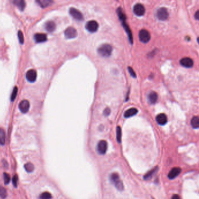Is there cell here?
Listing matches in <instances>:
<instances>
[{
	"label": "cell",
	"instance_id": "1",
	"mask_svg": "<svg viewBox=\"0 0 199 199\" xmlns=\"http://www.w3.org/2000/svg\"><path fill=\"white\" fill-rule=\"evenodd\" d=\"M112 50L113 48L112 46L109 44H104L99 47L97 52L100 56L105 57H108L112 54Z\"/></svg>",
	"mask_w": 199,
	"mask_h": 199
},
{
	"label": "cell",
	"instance_id": "2",
	"mask_svg": "<svg viewBox=\"0 0 199 199\" xmlns=\"http://www.w3.org/2000/svg\"><path fill=\"white\" fill-rule=\"evenodd\" d=\"M110 179L112 183L115 186V187L120 191H122L124 189V186L122 181L120 180L119 176L116 173H113L111 174L110 176Z\"/></svg>",
	"mask_w": 199,
	"mask_h": 199
},
{
	"label": "cell",
	"instance_id": "3",
	"mask_svg": "<svg viewBox=\"0 0 199 199\" xmlns=\"http://www.w3.org/2000/svg\"><path fill=\"white\" fill-rule=\"evenodd\" d=\"M157 17L160 21H164L168 19L169 17V13L165 8H160L157 12Z\"/></svg>",
	"mask_w": 199,
	"mask_h": 199
},
{
	"label": "cell",
	"instance_id": "4",
	"mask_svg": "<svg viewBox=\"0 0 199 199\" xmlns=\"http://www.w3.org/2000/svg\"><path fill=\"white\" fill-rule=\"evenodd\" d=\"M138 37L141 42L146 43L150 41L151 39V35L148 31L145 29H142L139 32Z\"/></svg>",
	"mask_w": 199,
	"mask_h": 199
},
{
	"label": "cell",
	"instance_id": "5",
	"mask_svg": "<svg viewBox=\"0 0 199 199\" xmlns=\"http://www.w3.org/2000/svg\"><path fill=\"white\" fill-rule=\"evenodd\" d=\"M85 28L90 33H94L96 32L99 28L97 22L95 21H90L88 22L85 25Z\"/></svg>",
	"mask_w": 199,
	"mask_h": 199
},
{
	"label": "cell",
	"instance_id": "6",
	"mask_svg": "<svg viewBox=\"0 0 199 199\" xmlns=\"http://www.w3.org/2000/svg\"><path fill=\"white\" fill-rule=\"evenodd\" d=\"M70 14L77 21H82L83 19V17L82 13L74 8H71L69 11Z\"/></svg>",
	"mask_w": 199,
	"mask_h": 199
},
{
	"label": "cell",
	"instance_id": "7",
	"mask_svg": "<svg viewBox=\"0 0 199 199\" xmlns=\"http://www.w3.org/2000/svg\"><path fill=\"white\" fill-rule=\"evenodd\" d=\"M108 148V143L105 140H101L99 142L97 146V152L100 154H105Z\"/></svg>",
	"mask_w": 199,
	"mask_h": 199
},
{
	"label": "cell",
	"instance_id": "8",
	"mask_svg": "<svg viewBox=\"0 0 199 199\" xmlns=\"http://www.w3.org/2000/svg\"><path fill=\"white\" fill-rule=\"evenodd\" d=\"M64 35L67 39H73L77 36L78 33L75 28L72 27H69L65 31Z\"/></svg>",
	"mask_w": 199,
	"mask_h": 199
},
{
	"label": "cell",
	"instance_id": "9",
	"mask_svg": "<svg viewBox=\"0 0 199 199\" xmlns=\"http://www.w3.org/2000/svg\"><path fill=\"white\" fill-rule=\"evenodd\" d=\"M134 13L138 17H141L144 15L145 13V10L143 5L141 4H137L134 6L133 8Z\"/></svg>",
	"mask_w": 199,
	"mask_h": 199
},
{
	"label": "cell",
	"instance_id": "10",
	"mask_svg": "<svg viewBox=\"0 0 199 199\" xmlns=\"http://www.w3.org/2000/svg\"><path fill=\"white\" fill-rule=\"evenodd\" d=\"M19 108L22 113H27L30 108L29 102L27 100H24L21 101L19 105Z\"/></svg>",
	"mask_w": 199,
	"mask_h": 199
},
{
	"label": "cell",
	"instance_id": "11",
	"mask_svg": "<svg viewBox=\"0 0 199 199\" xmlns=\"http://www.w3.org/2000/svg\"><path fill=\"white\" fill-rule=\"evenodd\" d=\"M26 78L30 82H34L37 78V72L35 70H29L26 74Z\"/></svg>",
	"mask_w": 199,
	"mask_h": 199
},
{
	"label": "cell",
	"instance_id": "12",
	"mask_svg": "<svg viewBox=\"0 0 199 199\" xmlns=\"http://www.w3.org/2000/svg\"><path fill=\"white\" fill-rule=\"evenodd\" d=\"M180 64L186 68H190L193 65V61L189 57H184L180 60Z\"/></svg>",
	"mask_w": 199,
	"mask_h": 199
},
{
	"label": "cell",
	"instance_id": "13",
	"mask_svg": "<svg viewBox=\"0 0 199 199\" xmlns=\"http://www.w3.org/2000/svg\"><path fill=\"white\" fill-rule=\"evenodd\" d=\"M156 120L159 125H165L168 122V118L164 113H161L157 116Z\"/></svg>",
	"mask_w": 199,
	"mask_h": 199
},
{
	"label": "cell",
	"instance_id": "14",
	"mask_svg": "<svg viewBox=\"0 0 199 199\" xmlns=\"http://www.w3.org/2000/svg\"><path fill=\"white\" fill-rule=\"evenodd\" d=\"M35 40L36 43H42L47 40V36L44 33H36L34 36Z\"/></svg>",
	"mask_w": 199,
	"mask_h": 199
},
{
	"label": "cell",
	"instance_id": "15",
	"mask_svg": "<svg viewBox=\"0 0 199 199\" xmlns=\"http://www.w3.org/2000/svg\"><path fill=\"white\" fill-rule=\"evenodd\" d=\"M181 172V169L180 168H173L171 169L168 174V177L170 179H173L175 178Z\"/></svg>",
	"mask_w": 199,
	"mask_h": 199
},
{
	"label": "cell",
	"instance_id": "16",
	"mask_svg": "<svg viewBox=\"0 0 199 199\" xmlns=\"http://www.w3.org/2000/svg\"><path fill=\"white\" fill-rule=\"evenodd\" d=\"M45 27L46 31H47L49 32H52L55 31L56 28V24L53 21H47L45 24Z\"/></svg>",
	"mask_w": 199,
	"mask_h": 199
},
{
	"label": "cell",
	"instance_id": "17",
	"mask_svg": "<svg viewBox=\"0 0 199 199\" xmlns=\"http://www.w3.org/2000/svg\"><path fill=\"white\" fill-rule=\"evenodd\" d=\"M13 2L21 11H23L25 9L26 3L24 0H14Z\"/></svg>",
	"mask_w": 199,
	"mask_h": 199
},
{
	"label": "cell",
	"instance_id": "18",
	"mask_svg": "<svg viewBox=\"0 0 199 199\" xmlns=\"http://www.w3.org/2000/svg\"><path fill=\"white\" fill-rule=\"evenodd\" d=\"M36 3L42 8H46L49 6H50L53 1L51 0H38Z\"/></svg>",
	"mask_w": 199,
	"mask_h": 199
},
{
	"label": "cell",
	"instance_id": "19",
	"mask_svg": "<svg viewBox=\"0 0 199 199\" xmlns=\"http://www.w3.org/2000/svg\"><path fill=\"white\" fill-rule=\"evenodd\" d=\"M148 99L151 104H154L156 103L158 99V95L155 92H151L148 95Z\"/></svg>",
	"mask_w": 199,
	"mask_h": 199
},
{
	"label": "cell",
	"instance_id": "20",
	"mask_svg": "<svg viewBox=\"0 0 199 199\" xmlns=\"http://www.w3.org/2000/svg\"><path fill=\"white\" fill-rule=\"evenodd\" d=\"M138 112V110L136 108H131L128 109L127 111H126V112L125 113V117L126 118H130L132 116H133L134 115H136Z\"/></svg>",
	"mask_w": 199,
	"mask_h": 199
},
{
	"label": "cell",
	"instance_id": "21",
	"mask_svg": "<svg viewBox=\"0 0 199 199\" xmlns=\"http://www.w3.org/2000/svg\"><path fill=\"white\" fill-rule=\"evenodd\" d=\"M191 125L193 128L198 129L199 127V119L198 116H194L191 120Z\"/></svg>",
	"mask_w": 199,
	"mask_h": 199
},
{
	"label": "cell",
	"instance_id": "22",
	"mask_svg": "<svg viewBox=\"0 0 199 199\" xmlns=\"http://www.w3.org/2000/svg\"><path fill=\"white\" fill-rule=\"evenodd\" d=\"M6 133L4 130L0 128V144L4 145L6 143Z\"/></svg>",
	"mask_w": 199,
	"mask_h": 199
},
{
	"label": "cell",
	"instance_id": "23",
	"mask_svg": "<svg viewBox=\"0 0 199 199\" xmlns=\"http://www.w3.org/2000/svg\"><path fill=\"white\" fill-rule=\"evenodd\" d=\"M25 167V170L28 172H32L33 171L34 169H35V167H34V165L31 163V162H28L27 164H26L24 166Z\"/></svg>",
	"mask_w": 199,
	"mask_h": 199
},
{
	"label": "cell",
	"instance_id": "24",
	"mask_svg": "<svg viewBox=\"0 0 199 199\" xmlns=\"http://www.w3.org/2000/svg\"><path fill=\"white\" fill-rule=\"evenodd\" d=\"M52 196L51 194L47 191H45L42 193L40 196V199H51Z\"/></svg>",
	"mask_w": 199,
	"mask_h": 199
},
{
	"label": "cell",
	"instance_id": "25",
	"mask_svg": "<svg viewBox=\"0 0 199 199\" xmlns=\"http://www.w3.org/2000/svg\"><path fill=\"white\" fill-rule=\"evenodd\" d=\"M7 192L6 189L4 187L0 186V197H1L3 199H4L7 197Z\"/></svg>",
	"mask_w": 199,
	"mask_h": 199
},
{
	"label": "cell",
	"instance_id": "26",
	"mask_svg": "<svg viewBox=\"0 0 199 199\" xmlns=\"http://www.w3.org/2000/svg\"><path fill=\"white\" fill-rule=\"evenodd\" d=\"M17 93H18V88L17 86H15L14 88V89H13V93L11 94V100L12 102L15 101V99L17 95Z\"/></svg>",
	"mask_w": 199,
	"mask_h": 199
},
{
	"label": "cell",
	"instance_id": "27",
	"mask_svg": "<svg viewBox=\"0 0 199 199\" xmlns=\"http://www.w3.org/2000/svg\"><path fill=\"white\" fill-rule=\"evenodd\" d=\"M116 133H117V140H118V141L119 143H120L121 142V140H122V129H121L120 127L118 126L117 127Z\"/></svg>",
	"mask_w": 199,
	"mask_h": 199
},
{
	"label": "cell",
	"instance_id": "28",
	"mask_svg": "<svg viewBox=\"0 0 199 199\" xmlns=\"http://www.w3.org/2000/svg\"><path fill=\"white\" fill-rule=\"evenodd\" d=\"M18 39L21 44H23L24 42V36L23 35V33L22 31H19L18 33Z\"/></svg>",
	"mask_w": 199,
	"mask_h": 199
},
{
	"label": "cell",
	"instance_id": "29",
	"mask_svg": "<svg viewBox=\"0 0 199 199\" xmlns=\"http://www.w3.org/2000/svg\"><path fill=\"white\" fill-rule=\"evenodd\" d=\"M4 179L6 184H8L10 182V176L7 173H4Z\"/></svg>",
	"mask_w": 199,
	"mask_h": 199
},
{
	"label": "cell",
	"instance_id": "30",
	"mask_svg": "<svg viewBox=\"0 0 199 199\" xmlns=\"http://www.w3.org/2000/svg\"><path fill=\"white\" fill-rule=\"evenodd\" d=\"M156 168L155 169H153V170H151V172H148L147 174H146L145 175V176H144V179H148V178H150L152 175H153V173L155 172V170H156Z\"/></svg>",
	"mask_w": 199,
	"mask_h": 199
},
{
	"label": "cell",
	"instance_id": "31",
	"mask_svg": "<svg viewBox=\"0 0 199 199\" xmlns=\"http://www.w3.org/2000/svg\"><path fill=\"white\" fill-rule=\"evenodd\" d=\"M18 182V177L17 175H15V176H14V177L13 178V184L15 187L17 186Z\"/></svg>",
	"mask_w": 199,
	"mask_h": 199
},
{
	"label": "cell",
	"instance_id": "32",
	"mask_svg": "<svg viewBox=\"0 0 199 199\" xmlns=\"http://www.w3.org/2000/svg\"><path fill=\"white\" fill-rule=\"evenodd\" d=\"M128 69H129V71L130 74H131V75H132L133 77L136 78V74L135 72L134 71V70H133V68H131V67H129Z\"/></svg>",
	"mask_w": 199,
	"mask_h": 199
},
{
	"label": "cell",
	"instance_id": "33",
	"mask_svg": "<svg viewBox=\"0 0 199 199\" xmlns=\"http://www.w3.org/2000/svg\"><path fill=\"white\" fill-rule=\"evenodd\" d=\"M110 112H111V109L109 108H106V109H105L104 113L105 116H108L110 114Z\"/></svg>",
	"mask_w": 199,
	"mask_h": 199
},
{
	"label": "cell",
	"instance_id": "34",
	"mask_svg": "<svg viewBox=\"0 0 199 199\" xmlns=\"http://www.w3.org/2000/svg\"><path fill=\"white\" fill-rule=\"evenodd\" d=\"M172 199H180V197L177 194H175L172 196Z\"/></svg>",
	"mask_w": 199,
	"mask_h": 199
},
{
	"label": "cell",
	"instance_id": "35",
	"mask_svg": "<svg viewBox=\"0 0 199 199\" xmlns=\"http://www.w3.org/2000/svg\"><path fill=\"white\" fill-rule=\"evenodd\" d=\"M198 15H199V14H198V11H197L196 13V14H195V15H194V16H195V18H196V19L197 20H198V18H199Z\"/></svg>",
	"mask_w": 199,
	"mask_h": 199
}]
</instances>
